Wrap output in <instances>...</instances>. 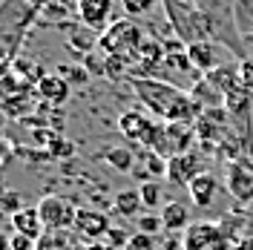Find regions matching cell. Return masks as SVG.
Instances as JSON below:
<instances>
[{"label": "cell", "instance_id": "1", "mask_svg": "<svg viewBox=\"0 0 253 250\" xmlns=\"http://www.w3.org/2000/svg\"><path fill=\"white\" fill-rule=\"evenodd\" d=\"M132 83V92L135 98L144 104V110L150 112L158 121H167V124H196L202 107L190 98L187 89L175 86L170 81L161 78H129Z\"/></svg>", "mask_w": 253, "mask_h": 250}, {"label": "cell", "instance_id": "2", "mask_svg": "<svg viewBox=\"0 0 253 250\" xmlns=\"http://www.w3.org/2000/svg\"><path fill=\"white\" fill-rule=\"evenodd\" d=\"M144 41H147V38H144L141 26H138L132 17H118V20H112L110 26L101 32L98 49H101L104 55H118V58H126L129 66H132V63H135V55H138V49H141Z\"/></svg>", "mask_w": 253, "mask_h": 250}, {"label": "cell", "instance_id": "3", "mask_svg": "<svg viewBox=\"0 0 253 250\" xmlns=\"http://www.w3.org/2000/svg\"><path fill=\"white\" fill-rule=\"evenodd\" d=\"M233 239L219 221H193L181 233V250H233Z\"/></svg>", "mask_w": 253, "mask_h": 250}, {"label": "cell", "instance_id": "4", "mask_svg": "<svg viewBox=\"0 0 253 250\" xmlns=\"http://www.w3.org/2000/svg\"><path fill=\"white\" fill-rule=\"evenodd\" d=\"M118 129L129 144H138L144 150H153L158 141V132H161V121L153 118L150 112L141 110H129L118 118Z\"/></svg>", "mask_w": 253, "mask_h": 250}, {"label": "cell", "instance_id": "5", "mask_svg": "<svg viewBox=\"0 0 253 250\" xmlns=\"http://www.w3.org/2000/svg\"><path fill=\"white\" fill-rule=\"evenodd\" d=\"M224 187L242 207H253V158H233L224 164Z\"/></svg>", "mask_w": 253, "mask_h": 250}, {"label": "cell", "instance_id": "6", "mask_svg": "<svg viewBox=\"0 0 253 250\" xmlns=\"http://www.w3.org/2000/svg\"><path fill=\"white\" fill-rule=\"evenodd\" d=\"M38 213H41V221H43L46 230H61V233L75 227V219H78V207L66 196H55V193L43 196L38 202Z\"/></svg>", "mask_w": 253, "mask_h": 250}, {"label": "cell", "instance_id": "7", "mask_svg": "<svg viewBox=\"0 0 253 250\" xmlns=\"http://www.w3.org/2000/svg\"><path fill=\"white\" fill-rule=\"evenodd\" d=\"M187 58H190V63H193L196 72L207 75V72L219 69V66H224V63H230V58H236V55H233L227 46L216 43V41H196V43L187 46Z\"/></svg>", "mask_w": 253, "mask_h": 250}, {"label": "cell", "instance_id": "8", "mask_svg": "<svg viewBox=\"0 0 253 250\" xmlns=\"http://www.w3.org/2000/svg\"><path fill=\"white\" fill-rule=\"evenodd\" d=\"M202 172H207L205 158L199 153H193V150H187V153H178V156L167 158V175L164 178L170 184H175V187H190V181L199 178Z\"/></svg>", "mask_w": 253, "mask_h": 250}, {"label": "cell", "instance_id": "9", "mask_svg": "<svg viewBox=\"0 0 253 250\" xmlns=\"http://www.w3.org/2000/svg\"><path fill=\"white\" fill-rule=\"evenodd\" d=\"M112 3L115 0H81L78 3V17L84 26H89V29H107L112 23Z\"/></svg>", "mask_w": 253, "mask_h": 250}, {"label": "cell", "instance_id": "10", "mask_svg": "<svg viewBox=\"0 0 253 250\" xmlns=\"http://www.w3.org/2000/svg\"><path fill=\"white\" fill-rule=\"evenodd\" d=\"M75 230H78L84 239L98 242V239H107V233H110V219H107L101 210H92V207H78Z\"/></svg>", "mask_w": 253, "mask_h": 250}, {"label": "cell", "instance_id": "11", "mask_svg": "<svg viewBox=\"0 0 253 250\" xmlns=\"http://www.w3.org/2000/svg\"><path fill=\"white\" fill-rule=\"evenodd\" d=\"M129 175H135L138 181H158L161 175H167V158H161L153 150H144L138 147V156H135V167Z\"/></svg>", "mask_w": 253, "mask_h": 250}, {"label": "cell", "instance_id": "12", "mask_svg": "<svg viewBox=\"0 0 253 250\" xmlns=\"http://www.w3.org/2000/svg\"><path fill=\"white\" fill-rule=\"evenodd\" d=\"M216 193H219V178L207 170L202 172L199 178H193L187 187V196H190V204L199 207V210H207L210 204L216 202Z\"/></svg>", "mask_w": 253, "mask_h": 250}, {"label": "cell", "instance_id": "13", "mask_svg": "<svg viewBox=\"0 0 253 250\" xmlns=\"http://www.w3.org/2000/svg\"><path fill=\"white\" fill-rule=\"evenodd\" d=\"M12 230L20 236H26V239H41V236L46 233V227H43V221H41V213H38V207H20L12 213Z\"/></svg>", "mask_w": 253, "mask_h": 250}, {"label": "cell", "instance_id": "14", "mask_svg": "<svg viewBox=\"0 0 253 250\" xmlns=\"http://www.w3.org/2000/svg\"><path fill=\"white\" fill-rule=\"evenodd\" d=\"M190 224H193V216H190V207L184 202H167L161 207V227H164V233H184Z\"/></svg>", "mask_w": 253, "mask_h": 250}, {"label": "cell", "instance_id": "15", "mask_svg": "<svg viewBox=\"0 0 253 250\" xmlns=\"http://www.w3.org/2000/svg\"><path fill=\"white\" fill-rule=\"evenodd\" d=\"M35 92L41 95L46 104L61 107V104H66V98H69V81L61 78V75H43V78L35 83Z\"/></svg>", "mask_w": 253, "mask_h": 250}, {"label": "cell", "instance_id": "16", "mask_svg": "<svg viewBox=\"0 0 253 250\" xmlns=\"http://www.w3.org/2000/svg\"><path fill=\"white\" fill-rule=\"evenodd\" d=\"M233 20L242 41H253V0H233Z\"/></svg>", "mask_w": 253, "mask_h": 250}, {"label": "cell", "instance_id": "17", "mask_svg": "<svg viewBox=\"0 0 253 250\" xmlns=\"http://www.w3.org/2000/svg\"><path fill=\"white\" fill-rule=\"evenodd\" d=\"M115 213L121 216V219H135L138 216V210H141V193H138V187L135 190H121L118 196H115Z\"/></svg>", "mask_w": 253, "mask_h": 250}, {"label": "cell", "instance_id": "18", "mask_svg": "<svg viewBox=\"0 0 253 250\" xmlns=\"http://www.w3.org/2000/svg\"><path fill=\"white\" fill-rule=\"evenodd\" d=\"M104 161L110 164V167H115L118 172H132V167H135V150H129V147H124V144H118V147H110L107 153H104Z\"/></svg>", "mask_w": 253, "mask_h": 250}, {"label": "cell", "instance_id": "19", "mask_svg": "<svg viewBox=\"0 0 253 250\" xmlns=\"http://www.w3.org/2000/svg\"><path fill=\"white\" fill-rule=\"evenodd\" d=\"M138 193H141V204L147 210H156L161 204V196H164L161 181H144V184H138Z\"/></svg>", "mask_w": 253, "mask_h": 250}, {"label": "cell", "instance_id": "20", "mask_svg": "<svg viewBox=\"0 0 253 250\" xmlns=\"http://www.w3.org/2000/svg\"><path fill=\"white\" fill-rule=\"evenodd\" d=\"M158 0H121V9H124L126 17H141L147 12H153V6H156Z\"/></svg>", "mask_w": 253, "mask_h": 250}, {"label": "cell", "instance_id": "21", "mask_svg": "<svg viewBox=\"0 0 253 250\" xmlns=\"http://www.w3.org/2000/svg\"><path fill=\"white\" fill-rule=\"evenodd\" d=\"M124 250H161L158 248V239L156 236H147V233H132L129 242H126Z\"/></svg>", "mask_w": 253, "mask_h": 250}, {"label": "cell", "instance_id": "22", "mask_svg": "<svg viewBox=\"0 0 253 250\" xmlns=\"http://www.w3.org/2000/svg\"><path fill=\"white\" fill-rule=\"evenodd\" d=\"M135 227H138V233H147V236H156L158 230H164V227H161V216H153V213L138 216V219H135Z\"/></svg>", "mask_w": 253, "mask_h": 250}, {"label": "cell", "instance_id": "23", "mask_svg": "<svg viewBox=\"0 0 253 250\" xmlns=\"http://www.w3.org/2000/svg\"><path fill=\"white\" fill-rule=\"evenodd\" d=\"M239 81H242V86H245L248 92H253V58L251 55L239 61Z\"/></svg>", "mask_w": 253, "mask_h": 250}, {"label": "cell", "instance_id": "24", "mask_svg": "<svg viewBox=\"0 0 253 250\" xmlns=\"http://www.w3.org/2000/svg\"><path fill=\"white\" fill-rule=\"evenodd\" d=\"M107 242H110L112 248L124 250V248H126V242H129V233H126V230H121V227H110V233H107Z\"/></svg>", "mask_w": 253, "mask_h": 250}, {"label": "cell", "instance_id": "25", "mask_svg": "<svg viewBox=\"0 0 253 250\" xmlns=\"http://www.w3.org/2000/svg\"><path fill=\"white\" fill-rule=\"evenodd\" d=\"M66 81H72V83H86L89 81V69H81V66H72V69H61Z\"/></svg>", "mask_w": 253, "mask_h": 250}, {"label": "cell", "instance_id": "26", "mask_svg": "<svg viewBox=\"0 0 253 250\" xmlns=\"http://www.w3.org/2000/svg\"><path fill=\"white\" fill-rule=\"evenodd\" d=\"M35 239H26V236H20V233H15L12 236V250H35Z\"/></svg>", "mask_w": 253, "mask_h": 250}, {"label": "cell", "instance_id": "27", "mask_svg": "<svg viewBox=\"0 0 253 250\" xmlns=\"http://www.w3.org/2000/svg\"><path fill=\"white\" fill-rule=\"evenodd\" d=\"M49 150H52V156H66V153H72V144H61V141L55 138Z\"/></svg>", "mask_w": 253, "mask_h": 250}, {"label": "cell", "instance_id": "28", "mask_svg": "<svg viewBox=\"0 0 253 250\" xmlns=\"http://www.w3.org/2000/svg\"><path fill=\"white\" fill-rule=\"evenodd\" d=\"M9 156H12V147H9V141L0 135V167H3L6 161H9Z\"/></svg>", "mask_w": 253, "mask_h": 250}, {"label": "cell", "instance_id": "29", "mask_svg": "<svg viewBox=\"0 0 253 250\" xmlns=\"http://www.w3.org/2000/svg\"><path fill=\"white\" fill-rule=\"evenodd\" d=\"M233 250H253V236H242L236 245H233Z\"/></svg>", "mask_w": 253, "mask_h": 250}, {"label": "cell", "instance_id": "30", "mask_svg": "<svg viewBox=\"0 0 253 250\" xmlns=\"http://www.w3.org/2000/svg\"><path fill=\"white\" fill-rule=\"evenodd\" d=\"M86 250H118V248H112L110 242H104V239H98V242H89V245H86Z\"/></svg>", "mask_w": 253, "mask_h": 250}, {"label": "cell", "instance_id": "31", "mask_svg": "<svg viewBox=\"0 0 253 250\" xmlns=\"http://www.w3.org/2000/svg\"><path fill=\"white\" fill-rule=\"evenodd\" d=\"M0 250H12V236H6L0 230Z\"/></svg>", "mask_w": 253, "mask_h": 250}, {"label": "cell", "instance_id": "32", "mask_svg": "<svg viewBox=\"0 0 253 250\" xmlns=\"http://www.w3.org/2000/svg\"><path fill=\"white\" fill-rule=\"evenodd\" d=\"M26 3H29L32 9H38V6H41V3H46V0H26Z\"/></svg>", "mask_w": 253, "mask_h": 250}]
</instances>
